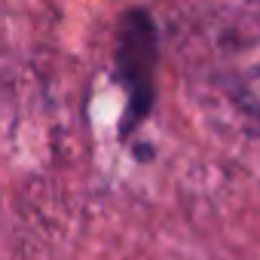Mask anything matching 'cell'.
Here are the masks:
<instances>
[{"mask_svg": "<svg viewBox=\"0 0 260 260\" xmlns=\"http://www.w3.org/2000/svg\"><path fill=\"white\" fill-rule=\"evenodd\" d=\"M156 71H159V28L150 10L128 7L116 22V37H113V74L125 95L119 119L122 141L132 138L156 107Z\"/></svg>", "mask_w": 260, "mask_h": 260, "instance_id": "1", "label": "cell"}]
</instances>
